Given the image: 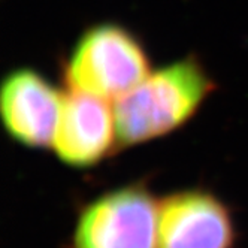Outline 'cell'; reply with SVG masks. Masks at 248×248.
Segmentation results:
<instances>
[{"label": "cell", "instance_id": "1", "mask_svg": "<svg viewBox=\"0 0 248 248\" xmlns=\"http://www.w3.org/2000/svg\"><path fill=\"white\" fill-rule=\"evenodd\" d=\"M214 92L201 62L186 57L151 72L114 105L120 148L163 138L199 112Z\"/></svg>", "mask_w": 248, "mask_h": 248}, {"label": "cell", "instance_id": "2", "mask_svg": "<svg viewBox=\"0 0 248 248\" xmlns=\"http://www.w3.org/2000/svg\"><path fill=\"white\" fill-rule=\"evenodd\" d=\"M151 74L150 59L130 31L117 24L87 30L64 64L67 90L114 103Z\"/></svg>", "mask_w": 248, "mask_h": 248}, {"label": "cell", "instance_id": "3", "mask_svg": "<svg viewBox=\"0 0 248 248\" xmlns=\"http://www.w3.org/2000/svg\"><path fill=\"white\" fill-rule=\"evenodd\" d=\"M158 201L145 181L99 194L78 214L70 248H158Z\"/></svg>", "mask_w": 248, "mask_h": 248}, {"label": "cell", "instance_id": "4", "mask_svg": "<svg viewBox=\"0 0 248 248\" xmlns=\"http://www.w3.org/2000/svg\"><path fill=\"white\" fill-rule=\"evenodd\" d=\"M232 211L216 193L187 188L158 201V248H233Z\"/></svg>", "mask_w": 248, "mask_h": 248}, {"label": "cell", "instance_id": "5", "mask_svg": "<svg viewBox=\"0 0 248 248\" xmlns=\"http://www.w3.org/2000/svg\"><path fill=\"white\" fill-rule=\"evenodd\" d=\"M64 93L38 70L9 72L0 88V117L6 135L26 148H51Z\"/></svg>", "mask_w": 248, "mask_h": 248}, {"label": "cell", "instance_id": "6", "mask_svg": "<svg viewBox=\"0 0 248 248\" xmlns=\"http://www.w3.org/2000/svg\"><path fill=\"white\" fill-rule=\"evenodd\" d=\"M51 148L69 168L97 166L120 148L114 105L90 94L67 90Z\"/></svg>", "mask_w": 248, "mask_h": 248}]
</instances>
